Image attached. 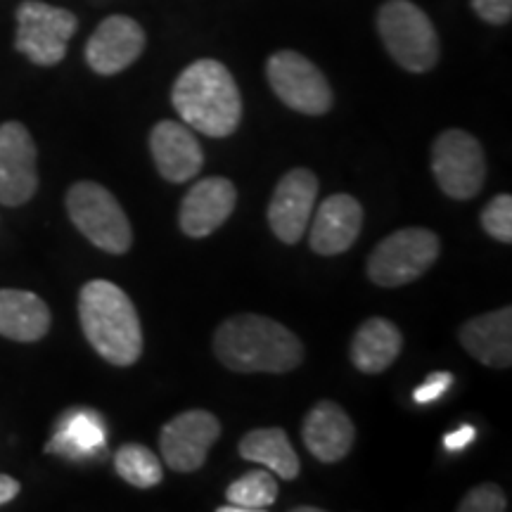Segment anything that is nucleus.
I'll list each match as a JSON object with an SVG mask.
<instances>
[{"label": "nucleus", "instance_id": "ddd939ff", "mask_svg": "<svg viewBox=\"0 0 512 512\" xmlns=\"http://www.w3.org/2000/svg\"><path fill=\"white\" fill-rule=\"evenodd\" d=\"M145 50V31L136 19L112 15L86 43V62L95 74L112 76L124 72Z\"/></svg>", "mask_w": 512, "mask_h": 512}, {"label": "nucleus", "instance_id": "9b49d317", "mask_svg": "<svg viewBox=\"0 0 512 512\" xmlns=\"http://www.w3.org/2000/svg\"><path fill=\"white\" fill-rule=\"evenodd\" d=\"M36 143L19 121L0 124V204L22 207L38 190Z\"/></svg>", "mask_w": 512, "mask_h": 512}, {"label": "nucleus", "instance_id": "bb28decb", "mask_svg": "<svg viewBox=\"0 0 512 512\" xmlns=\"http://www.w3.org/2000/svg\"><path fill=\"white\" fill-rule=\"evenodd\" d=\"M472 8L489 24H508L512 17V0H472Z\"/></svg>", "mask_w": 512, "mask_h": 512}, {"label": "nucleus", "instance_id": "9d476101", "mask_svg": "<svg viewBox=\"0 0 512 512\" xmlns=\"http://www.w3.org/2000/svg\"><path fill=\"white\" fill-rule=\"evenodd\" d=\"M221 437V422L209 411H185L162 427L159 446L164 463L174 472H195Z\"/></svg>", "mask_w": 512, "mask_h": 512}, {"label": "nucleus", "instance_id": "c756f323", "mask_svg": "<svg viewBox=\"0 0 512 512\" xmlns=\"http://www.w3.org/2000/svg\"><path fill=\"white\" fill-rule=\"evenodd\" d=\"M19 489H22V484H19L15 477L0 475V505L10 503L12 498H17Z\"/></svg>", "mask_w": 512, "mask_h": 512}, {"label": "nucleus", "instance_id": "412c9836", "mask_svg": "<svg viewBox=\"0 0 512 512\" xmlns=\"http://www.w3.org/2000/svg\"><path fill=\"white\" fill-rule=\"evenodd\" d=\"M240 456L249 463L264 465L285 482L299 477L302 463H299L297 451H294L290 437L280 427H264V430H254L245 434L240 441Z\"/></svg>", "mask_w": 512, "mask_h": 512}, {"label": "nucleus", "instance_id": "2eb2a0df", "mask_svg": "<svg viewBox=\"0 0 512 512\" xmlns=\"http://www.w3.org/2000/svg\"><path fill=\"white\" fill-rule=\"evenodd\" d=\"M150 152L157 171L169 183L192 181L204 166L202 145L190 126L164 119L150 133Z\"/></svg>", "mask_w": 512, "mask_h": 512}, {"label": "nucleus", "instance_id": "f8f14e48", "mask_svg": "<svg viewBox=\"0 0 512 512\" xmlns=\"http://www.w3.org/2000/svg\"><path fill=\"white\" fill-rule=\"evenodd\" d=\"M318 178L309 169H292L280 178L268 204V226L285 245H297L311 223Z\"/></svg>", "mask_w": 512, "mask_h": 512}, {"label": "nucleus", "instance_id": "f3484780", "mask_svg": "<svg viewBox=\"0 0 512 512\" xmlns=\"http://www.w3.org/2000/svg\"><path fill=\"white\" fill-rule=\"evenodd\" d=\"M304 444L320 463H337L347 458L356 439V427L342 406L320 401L304 418Z\"/></svg>", "mask_w": 512, "mask_h": 512}, {"label": "nucleus", "instance_id": "6e6552de", "mask_svg": "<svg viewBox=\"0 0 512 512\" xmlns=\"http://www.w3.org/2000/svg\"><path fill=\"white\" fill-rule=\"evenodd\" d=\"M432 171L441 192L453 200H472L484 188L482 143L472 133L448 128L432 145Z\"/></svg>", "mask_w": 512, "mask_h": 512}, {"label": "nucleus", "instance_id": "5701e85b", "mask_svg": "<svg viewBox=\"0 0 512 512\" xmlns=\"http://www.w3.org/2000/svg\"><path fill=\"white\" fill-rule=\"evenodd\" d=\"M226 498L230 505H223L219 512L268 510L278 498V484L271 470H252L228 486Z\"/></svg>", "mask_w": 512, "mask_h": 512}, {"label": "nucleus", "instance_id": "cd10ccee", "mask_svg": "<svg viewBox=\"0 0 512 512\" xmlns=\"http://www.w3.org/2000/svg\"><path fill=\"white\" fill-rule=\"evenodd\" d=\"M451 382H453V377L448 375V373H434V375H430L413 392L415 403H434L437 399H441V396L448 392V387H451Z\"/></svg>", "mask_w": 512, "mask_h": 512}, {"label": "nucleus", "instance_id": "20e7f679", "mask_svg": "<svg viewBox=\"0 0 512 512\" xmlns=\"http://www.w3.org/2000/svg\"><path fill=\"white\" fill-rule=\"evenodd\" d=\"M377 31L387 53L413 74H425L439 62V36L432 19L411 0H387L377 12Z\"/></svg>", "mask_w": 512, "mask_h": 512}, {"label": "nucleus", "instance_id": "423d86ee", "mask_svg": "<svg viewBox=\"0 0 512 512\" xmlns=\"http://www.w3.org/2000/svg\"><path fill=\"white\" fill-rule=\"evenodd\" d=\"M441 252L439 235L427 228H403L384 238L368 259V275L380 287H401L430 271Z\"/></svg>", "mask_w": 512, "mask_h": 512}, {"label": "nucleus", "instance_id": "f03ea898", "mask_svg": "<svg viewBox=\"0 0 512 512\" xmlns=\"http://www.w3.org/2000/svg\"><path fill=\"white\" fill-rule=\"evenodd\" d=\"M174 110L185 126L209 138H228L242 119L240 88L226 64L197 60L174 83Z\"/></svg>", "mask_w": 512, "mask_h": 512}, {"label": "nucleus", "instance_id": "6ab92c4d", "mask_svg": "<svg viewBox=\"0 0 512 512\" xmlns=\"http://www.w3.org/2000/svg\"><path fill=\"white\" fill-rule=\"evenodd\" d=\"M403 349V335L392 320L368 318L351 342V363L366 375L384 373L399 358Z\"/></svg>", "mask_w": 512, "mask_h": 512}, {"label": "nucleus", "instance_id": "dca6fc26", "mask_svg": "<svg viewBox=\"0 0 512 512\" xmlns=\"http://www.w3.org/2000/svg\"><path fill=\"white\" fill-rule=\"evenodd\" d=\"M363 228V207L351 195H330L313 216L309 245L320 256H335L351 249Z\"/></svg>", "mask_w": 512, "mask_h": 512}, {"label": "nucleus", "instance_id": "aec40b11", "mask_svg": "<svg viewBox=\"0 0 512 512\" xmlns=\"http://www.w3.org/2000/svg\"><path fill=\"white\" fill-rule=\"evenodd\" d=\"M50 330V309L27 290H0V335L15 342H38Z\"/></svg>", "mask_w": 512, "mask_h": 512}, {"label": "nucleus", "instance_id": "39448f33", "mask_svg": "<svg viewBox=\"0 0 512 512\" xmlns=\"http://www.w3.org/2000/svg\"><path fill=\"white\" fill-rule=\"evenodd\" d=\"M69 219L83 238L107 254H126L131 249L133 230L117 197L100 183L79 181L67 192Z\"/></svg>", "mask_w": 512, "mask_h": 512}, {"label": "nucleus", "instance_id": "4468645a", "mask_svg": "<svg viewBox=\"0 0 512 512\" xmlns=\"http://www.w3.org/2000/svg\"><path fill=\"white\" fill-rule=\"evenodd\" d=\"M238 190L233 181L223 176H209L197 181L183 197L178 223L188 238H209L233 214Z\"/></svg>", "mask_w": 512, "mask_h": 512}, {"label": "nucleus", "instance_id": "4be33fe9", "mask_svg": "<svg viewBox=\"0 0 512 512\" xmlns=\"http://www.w3.org/2000/svg\"><path fill=\"white\" fill-rule=\"evenodd\" d=\"M107 432L100 415L93 411H74L64 415L60 430L55 432L48 451L62 453L67 458H91L105 448Z\"/></svg>", "mask_w": 512, "mask_h": 512}, {"label": "nucleus", "instance_id": "a211bd4d", "mask_svg": "<svg viewBox=\"0 0 512 512\" xmlns=\"http://www.w3.org/2000/svg\"><path fill=\"white\" fill-rule=\"evenodd\" d=\"M460 344L475 361L491 368H510L512 363V309L482 313L470 318L458 332Z\"/></svg>", "mask_w": 512, "mask_h": 512}, {"label": "nucleus", "instance_id": "0eeeda50", "mask_svg": "<svg viewBox=\"0 0 512 512\" xmlns=\"http://www.w3.org/2000/svg\"><path fill=\"white\" fill-rule=\"evenodd\" d=\"M79 19L74 12L27 0L17 8L15 48L38 67H55L67 55L69 38L76 34Z\"/></svg>", "mask_w": 512, "mask_h": 512}, {"label": "nucleus", "instance_id": "a878e982", "mask_svg": "<svg viewBox=\"0 0 512 512\" xmlns=\"http://www.w3.org/2000/svg\"><path fill=\"white\" fill-rule=\"evenodd\" d=\"M508 508V498L496 484H479L460 501V512H503Z\"/></svg>", "mask_w": 512, "mask_h": 512}, {"label": "nucleus", "instance_id": "1a4fd4ad", "mask_svg": "<svg viewBox=\"0 0 512 512\" xmlns=\"http://www.w3.org/2000/svg\"><path fill=\"white\" fill-rule=\"evenodd\" d=\"M266 76L273 93L294 112L320 117L330 112L332 88L325 74L294 50H280L268 57Z\"/></svg>", "mask_w": 512, "mask_h": 512}, {"label": "nucleus", "instance_id": "b1692460", "mask_svg": "<svg viewBox=\"0 0 512 512\" xmlns=\"http://www.w3.org/2000/svg\"><path fill=\"white\" fill-rule=\"evenodd\" d=\"M114 467H117V475L138 489H152L164 479L162 463L155 453L147 446L140 444H124L117 451L114 458Z\"/></svg>", "mask_w": 512, "mask_h": 512}, {"label": "nucleus", "instance_id": "7ed1b4c3", "mask_svg": "<svg viewBox=\"0 0 512 512\" xmlns=\"http://www.w3.org/2000/svg\"><path fill=\"white\" fill-rule=\"evenodd\" d=\"M79 318L91 347L112 366H133L143 354L138 311L119 285L110 280H91L83 285Z\"/></svg>", "mask_w": 512, "mask_h": 512}, {"label": "nucleus", "instance_id": "f257e3e1", "mask_svg": "<svg viewBox=\"0 0 512 512\" xmlns=\"http://www.w3.org/2000/svg\"><path fill=\"white\" fill-rule=\"evenodd\" d=\"M214 354L235 373H290L304 361L302 339L278 320L238 313L214 335Z\"/></svg>", "mask_w": 512, "mask_h": 512}, {"label": "nucleus", "instance_id": "c85d7f7f", "mask_svg": "<svg viewBox=\"0 0 512 512\" xmlns=\"http://www.w3.org/2000/svg\"><path fill=\"white\" fill-rule=\"evenodd\" d=\"M475 437H477L475 427L463 425V427H458L456 432L446 434L444 446L448 448V451H463V448H467V446L472 444V441H475Z\"/></svg>", "mask_w": 512, "mask_h": 512}, {"label": "nucleus", "instance_id": "393cba45", "mask_svg": "<svg viewBox=\"0 0 512 512\" xmlns=\"http://www.w3.org/2000/svg\"><path fill=\"white\" fill-rule=\"evenodd\" d=\"M482 228L491 238L510 245L512 242V197L496 195L482 211Z\"/></svg>", "mask_w": 512, "mask_h": 512}]
</instances>
